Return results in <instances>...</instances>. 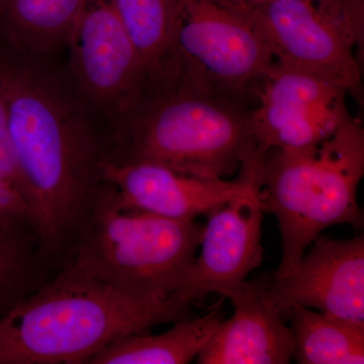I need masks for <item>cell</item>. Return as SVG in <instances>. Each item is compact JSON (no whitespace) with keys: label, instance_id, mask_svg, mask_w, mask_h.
I'll return each mask as SVG.
<instances>
[{"label":"cell","instance_id":"cell-1","mask_svg":"<svg viewBox=\"0 0 364 364\" xmlns=\"http://www.w3.org/2000/svg\"><path fill=\"white\" fill-rule=\"evenodd\" d=\"M0 87L23 198L43 253L59 268L104 188L111 151L58 86L32 67L0 62Z\"/></svg>","mask_w":364,"mask_h":364},{"label":"cell","instance_id":"cell-2","mask_svg":"<svg viewBox=\"0 0 364 364\" xmlns=\"http://www.w3.org/2000/svg\"><path fill=\"white\" fill-rule=\"evenodd\" d=\"M191 306L128 298L64 263L0 316V364H88L114 340L191 318Z\"/></svg>","mask_w":364,"mask_h":364},{"label":"cell","instance_id":"cell-3","mask_svg":"<svg viewBox=\"0 0 364 364\" xmlns=\"http://www.w3.org/2000/svg\"><path fill=\"white\" fill-rule=\"evenodd\" d=\"M364 174V132L346 123L315 147L267 151L258 186L265 212L279 223L282 257L272 277L291 272L326 228L348 224L361 229L358 188Z\"/></svg>","mask_w":364,"mask_h":364},{"label":"cell","instance_id":"cell-4","mask_svg":"<svg viewBox=\"0 0 364 364\" xmlns=\"http://www.w3.org/2000/svg\"><path fill=\"white\" fill-rule=\"evenodd\" d=\"M203 226L122 207L105 182L63 264L128 298L166 301L195 260Z\"/></svg>","mask_w":364,"mask_h":364},{"label":"cell","instance_id":"cell-5","mask_svg":"<svg viewBox=\"0 0 364 364\" xmlns=\"http://www.w3.org/2000/svg\"><path fill=\"white\" fill-rule=\"evenodd\" d=\"M177 82L146 105L119 139L111 161L156 163L186 176L224 179L262 158L250 112L232 98Z\"/></svg>","mask_w":364,"mask_h":364},{"label":"cell","instance_id":"cell-6","mask_svg":"<svg viewBox=\"0 0 364 364\" xmlns=\"http://www.w3.org/2000/svg\"><path fill=\"white\" fill-rule=\"evenodd\" d=\"M171 2L177 80L229 98L262 82L274 59L241 9L230 0Z\"/></svg>","mask_w":364,"mask_h":364},{"label":"cell","instance_id":"cell-7","mask_svg":"<svg viewBox=\"0 0 364 364\" xmlns=\"http://www.w3.org/2000/svg\"><path fill=\"white\" fill-rule=\"evenodd\" d=\"M258 91L259 105L250 121L261 157L272 149L315 147L351 117L343 86L299 67L274 61Z\"/></svg>","mask_w":364,"mask_h":364},{"label":"cell","instance_id":"cell-8","mask_svg":"<svg viewBox=\"0 0 364 364\" xmlns=\"http://www.w3.org/2000/svg\"><path fill=\"white\" fill-rule=\"evenodd\" d=\"M235 4L247 16L277 62L328 76L348 92L358 90L360 69L354 49L363 41L324 7L312 0Z\"/></svg>","mask_w":364,"mask_h":364},{"label":"cell","instance_id":"cell-9","mask_svg":"<svg viewBox=\"0 0 364 364\" xmlns=\"http://www.w3.org/2000/svg\"><path fill=\"white\" fill-rule=\"evenodd\" d=\"M264 212L258 188L208 215L200 252L172 296L191 306L212 293L229 299L262 263Z\"/></svg>","mask_w":364,"mask_h":364},{"label":"cell","instance_id":"cell-10","mask_svg":"<svg viewBox=\"0 0 364 364\" xmlns=\"http://www.w3.org/2000/svg\"><path fill=\"white\" fill-rule=\"evenodd\" d=\"M291 272L268 282L269 303L287 317L296 306L364 323V236L318 235Z\"/></svg>","mask_w":364,"mask_h":364},{"label":"cell","instance_id":"cell-11","mask_svg":"<svg viewBox=\"0 0 364 364\" xmlns=\"http://www.w3.org/2000/svg\"><path fill=\"white\" fill-rule=\"evenodd\" d=\"M239 172L237 181H227L186 176L156 163L109 160L104 181L114 188L122 207L189 221L259 188V165H245Z\"/></svg>","mask_w":364,"mask_h":364},{"label":"cell","instance_id":"cell-12","mask_svg":"<svg viewBox=\"0 0 364 364\" xmlns=\"http://www.w3.org/2000/svg\"><path fill=\"white\" fill-rule=\"evenodd\" d=\"M68 44L78 85L93 102L122 109L135 104L147 72L109 0H90Z\"/></svg>","mask_w":364,"mask_h":364},{"label":"cell","instance_id":"cell-13","mask_svg":"<svg viewBox=\"0 0 364 364\" xmlns=\"http://www.w3.org/2000/svg\"><path fill=\"white\" fill-rule=\"evenodd\" d=\"M267 280L244 282L229 299L234 314L221 321L203 350L200 364H287L294 336L267 296Z\"/></svg>","mask_w":364,"mask_h":364},{"label":"cell","instance_id":"cell-14","mask_svg":"<svg viewBox=\"0 0 364 364\" xmlns=\"http://www.w3.org/2000/svg\"><path fill=\"white\" fill-rule=\"evenodd\" d=\"M220 299L202 317L174 323L161 334L134 333L114 340L90 359L88 364H186L203 350L223 320Z\"/></svg>","mask_w":364,"mask_h":364},{"label":"cell","instance_id":"cell-15","mask_svg":"<svg viewBox=\"0 0 364 364\" xmlns=\"http://www.w3.org/2000/svg\"><path fill=\"white\" fill-rule=\"evenodd\" d=\"M90 0H4L0 33L16 49L46 52L68 44Z\"/></svg>","mask_w":364,"mask_h":364},{"label":"cell","instance_id":"cell-16","mask_svg":"<svg viewBox=\"0 0 364 364\" xmlns=\"http://www.w3.org/2000/svg\"><path fill=\"white\" fill-rule=\"evenodd\" d=\"M291 320L293 359L299 364L364 363V323L296 306Z\"/></svg>","mask_w":364,"mask_h":364},{"label":"cell","instance_id":"cell-17","mask_svg":"<svg viewBox=\"0 0 364 364\" xmlns=\"http://www.w3.org/2000/svg\"><path fill=\"white\" fill-rule=\"evenodd\" d=\"M138 50L148 80L176 78L171 57V0H109Z\"/></svg>","mask_w":364,"mask_h":364},{"label":"cell","instance_id":"cell-18","mask_svg":"<svg viewBox=\"0 0 364 364\" xmlns=\"http://www.w3.org/2000/svg\"><path fill=\"white\" fill-rule=\"evenodd\" d=\"M55 272L36 237L0 225V316L42 286Z\"/></svg>","mask_w":364,"mask_h":364},{"label":"cell","instance_id":"cell-19","mask_svg":"<svg viewBox=\"0 0 364 364\" xmlns=\"http://www.w3.org/2000/svg\"><path fill=\"white\" fill-rule=\"evenodd\" d=\"M0 225L38 239L32 208L11 184L2 179H0Z\"/></svg>","mask_w":364,"mask_h":364},{"label":"cell","instance_id":"cell-20","mask_svg":"<svg viewBox=\"0 0 364 364\" xmlns=\"http://www.w3.org/2000/svg\"><path fill=\"white\" fill-rule=\"evenodd\" d=\"M0 179L11 184L23 198V186H21L16 155H14L13 144L9 136V126H7L6 104H4L1 87H0Z\"/></svg>","mask_w":364,"mask_h":364},{"label":"cell","instance_id":"cell-21","mask_svg":"<svg viewBox=\"0 0 364 364\" xmlns=\"http://www.w3.org/2000/svg\"><path fill=\"white\" fill-rule=\"evenodd\" d=\"M237 4H250L265 0H230ZM332 13L343 16H358L364 14V0H312Z\"/></svg>","mask_w":364,"mask_h":364},{"label":"cell","instance_id":"cell-22","mask_svg":"<svg viewBox=\"0 0 364 364\" xmlns=\"http://www.w3.org/2000/svg\"><path fill=\"white\" fill-rule=\"evenodd\" d=\"M2 1H4V0H0V4H1Z\"/></svg>","mask_w":364,"mask_h":364}]
</instances>
